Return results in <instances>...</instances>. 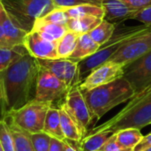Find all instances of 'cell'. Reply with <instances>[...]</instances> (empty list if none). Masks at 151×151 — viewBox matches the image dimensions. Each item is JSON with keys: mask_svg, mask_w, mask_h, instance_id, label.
<instances>
[{"mask_svg": "<svg viewBox=\"0 0 151 151\" xmlns=\"http://www.w3.org/2000/svg\"><path fill=\"white\" fill-rule=\"evenodd\" d=\"M40 68L37 58L27 53L0 72L2 119L35 98Z\"/></svg>", "mask_w": 151, "mask_h": 151, "instance_id": "6da1fadb", "label": "cell"}, {"mask_svg": "<svg viewBox=\"0 0 151 151\" xmlns=\"http://www.w3.org/2000/svg\"><path fill=\"white\" fill-rule=\"evenodd\" d=\"M150 125H151V85L135 93L119 113L104 124L90 128L88 134L104 131L116 133L127 128L141 130Z\"/></svg>", "mask_w": 151, "mask_h": 151, "instance_id": "7a4b0ae2", "label": "cell"}, {"mask_svg": "<svg viewBox=\"0 0 151 151\" xmlns=\"http://www.w3.org/2000/svg\"><path fill=\"white\" fill-rule=\"evenodd\" d=\"M82 94L96 124L114 107L130 100L135 91L129 82L121 77L111 83L83 91Z\"/></svg>", "mask_w": 151, "mask_h": 151, "instance_id": "3957f363", "label": "cell"}, {"mask_svg": "<svg viewBox=\"0 0 151 151\" xmlns=\"http://www.w3.org/2000/svg\"><path fill=\"white\" fill-rule=\"evenodd\" d=\"M148 27L149 26L146 25L137 27H125L119 29L117 35L113 34L112 37L104 44L101 45L96 52L79 62L80 81L81 82L93 70L102 65L105 62L111 60V58L125 43L147 29Z\"/></svg>", "mask_w": 151, "mask_h": 151, "instance_id": "277c9868", "label": "cell"}, {"mask_svg": "<svg viewBox=\"0 0 151 151\" xmlns=\"http://www.w3.org/2000/svg\"><path fill=\"white\" fill-rule=\"evenodd\" d=\"M12 21L31 32L35 21L57 8L52 0H0Z\"/></svg>", "mask_w": 151, "mask_h": 151, "instance_id": "5b68a950", "label": "cell"}, {"mask_svg": "<svg viewBox=\"0 0 151 151\" xmlns=\"http://www.w3.org/2000/svg\"><path fill=\"white\" fill-rule=\"evenodd\" d=\"M52 105L50 103L33 99L19 109L10 112L4 119H10V124L26 130L30 134L42 132L46 114Z\"/></svg>", "mask_w": 151, "mask_h": 151, "instance_id": "8992f818", "label": "cell"}, {"mask_svg": "<svg viewBox=\"0 0 151 151\" xmlns=\"http://www.w3.org/2000/svg\"><path fill=\"white\" fill-rule=\"evenodd\" d=\"M59 106L64 108L73 119L84 138L89 131V127L94 124V120L83 94L78 86L68 91L64 102Z\"/></svg>", "mask_w": 151, "mask_h": 151, "instance_id": "52a82bcc", "label": "cell"}, {"mask_svg": "<svg viewBox=\"0 0 151 151\" xmlns=\"http://www.w3.org/2000/svg\"><path fill=\"white\" fill-rule=\"evenodd\" d=\"M70 88L46 69L40 68L35 98L40 102L53 103L64 100Z\"/></svg>", "mask_w": 151, "mask_h": 151, "instance_id": "ba28073f", "label": "cell"}, {"mask_svg": "<svg viewBox=\"0 0 151 151\" xmlns=\"http://www.w3.org/2000/svg\"><path fill=\"white\" fill-rule=\"evenodd\" d=\"M151 51V26L125 43L111 58L123 66Z\"/></svg>", "mask_w": 151, "mask_h": 151, "instance_id": "9c48e42d", "label": "cell"}, {"mask_svg": "<svg viewBox=\"0 0 151 151\" xmlns=\"http://www.w3.org/2000/svg\"><path fill=\"white\" fill-rule=\"evenodd\" d=\"M40 66L63 81L70 89L79 86V63L70 58L37 59Z\"/></svg>", "mask_w": 151, "mask_h": 151, "instance_id": "30bf717a", "label": "cell"}, {"mask_svg": "<svg viewBox=\"0 0 151 151\" xmlns=\"http://www.w3.org/2000/svg\"><path fill=\"white\" fill-rule=\"evenodd\" d=\"M124 75V66L114 61H107L93 70L78 86L81 91H88L111 83Z\"/></svg>", "mask_w": 151, "mask_h": 151, "instance_id": "8fae6325", "label": "cell"}, {"mask_svg": "<svg viewBox=\"0 0 151 151\" xmlns=\"http://www.w3.org/2000/svg\"><path fill=\"white\" fill-rule=\"evenodd\" d=\"M123 77L135 93L151 85V51L125 65Z\"/></svg>", "mask_w": 151, "mask_h": 151, "instance_id": "7c38bea8", "label": "cell"}, {"mask_svg": "<svg viewBox=\"0 0 151 151\" xmlns=\"http://www.w3.org/2000/svg\"><path fill=\"white\" fill-rule=\"evenodd\" d=\"M24 46L27 52L37 59L58 58L57 42L44 39L35 31L27 33L24 41Z\"/></svg>", "mask_w": 151, "mask_h": 151, "instance_id": "4fadbf2b", "label": "cell"}, {"mask_svg": "<svg viewBox=\"0 0 151 151\" xmlns=\"http://www.w3.org/2000/svg\"><path fill=\"white\" fill-rule=\"evenodd\" d=\"M104 10V19L113 24L134 19L139 10H134L119 0H96Z\"/></svg>", "mask_w": 151, "mask_h": 151, "instance_id": "5bb4252c", "label": "cell"}, {"mask_svg": "<svg viewBox=\"0 0 151 151\" xmlns=\"http://www.w3.org/2000/svg\"><path fill=\"white\" fill-rule=\"evenodd\" d=\"M0 23L4 34L12 47L18 45H24L25 38L27 32L16 26L9 18L5 10L0 2Z\"/></svg>", "mask_w": 151, "mask_h": 151, "instance_id": "9a60e30c", "label": "cell"}, {"mask_svg": "<svg viewBox=\"0 0 151 151\" xmlns=\"http://www.w3.org/2000/svg\"><path fill=\"white\" fill-rule=\"evenodd\" d=\"M100 46L101 45H99L90 37L88 33L80 35L76 47L69 58L79 63L80 61L88 57H90L95 52H96Z\"/></svg>", "mask_w": 151, "mask_h": 151, "instance_id": "2e32d148", "label": "cell"}, {"mask_svg": "<svg viewBox=\"0 0 151 151\" xmlns=\"http://www.w3.org/2000/svg\"><path fill=\"white\" fill-rule=\"evenodd\" d=\"M67 27L58 25L39 19L35 21L32 31L38 33L42 37L52 42H58L66 32Z\"/></svg>", "mask_w": 151, "mask_h": 151, "instance_id": "e0dca14e", "label": "cell"}, {"mask_svg": "<svg viewBox=\"0 0 151 151\" xmlns=\"http://www.w3.org/2000/svg\"><path fill=\"white\" fill-rule=\"evenodd\" d=\"M58 109L60 115L61 128L65 140L80 142L83 139V136L78 125L64 108L59 106Z\"/></svg>", "mask_w": 151, "mask_h": 151, "instance_id": "ac0fdd59", "label": "cell"}, {"mask_svg": "<svg viewBox=\"0 0 151 151\" xmlns=\"http://www.w3.org/2000/svg\"><path fill=\"white\" fill-rule=\"evenodd\" d=\"M44 133L48 134L50 136L53 138L59 139L61 141H65V135L63 134L60 123V115H59V109L53 107V105L48 110L46 114L43 131Z\"/></svg>", "mask_w": 151, "mask_h": 151, "instance_id": "d6986e66", "label": "cell"}, {"mask_svg": "<svg viewBox=\"0 0 151 151\" xmlns=\"http://www.w3.org/2000/svg\"><path fill=\"white\" fill-rule=\"evenodd\" d=\"M114 134L112 132L104 131L86 135L80 142V151L101 150L104 143Z\"/></svg>", "mask_w": 151, "mask_h": 151, "instance_id": "ffe728a7", "label": "cell"}, {"mask_svg": "<svg viewBox=\"0 0 151 151\" xmlns=\"http://www.w3.org/2000/svg\"><path fill=\"white\" fill-rule=\"evenodd\" d=\"M104 19L93 16L87 15L81 18L70 19L66 24L67 29L73 31L79 35L89 33L92 29H94Z\"/></svg>", "mask_w": 151, "mask_h": 151, "instance_id": "44dd1931", "label": "cell"}, {"mask_svg": "<svg viewBox=\"0 0 151 151\" xmlns=\"http://www.w3.org/2000/svg\"><path fill=\"white\" fill-rule=\"evenodd\" d=\"M62 9L65 12L69 19H76L87 15H93L101 19H104V8L96 4H83L72 7H64Z\"/></svg>", "mask_w": 151, "mask_h": 151, "instance_id": "7402d4cb", "label": "cell"}, {"mask_svg": "<svg viewBox=\"0 0 151 151\" xmlns=\"http://www.w3.org/2000/svg\"><path fill=\"white\" fill-rule=\"evenodd\" d=\"M116 140L120 146L128 150L134 151V149L140 143L143 136L139 129L136 128H127L122 129L115 133Z\"/></svg>", "mask_w": 151, "mask_h": 151, "instance_id": "603a6c76", "label": "cell"}, {"mask_svg": "<svg viewBox=\"0 0 151 151\" xmlns=\"http://www.w3.org/2000/svg\"><path fill=\"white\" fill-rule=\"evenodd\" d=\"M79 36V34L67 30V32L57 42L58 58H69L76 47Z\"/></svg>", "mask_w": 151, "mask_h": 151, "instance_id": "cb8c5ba5", "label": "cell"}, {"mask_svg": "<svg viewBox=\"0 0 151 151\" xmlns=\"http://www.w3.org/2000/svg\"><path fill=\"white\" fill-rule=\"evenodd\" d=\"M27 53V50L24 45L0 48V72L7 69L10 65Z\"/></svg>", "mask_w": 151, "mask_h": 151, "instance_id": "d4e9b609", "label": "cell"}, {"mask_svg": "<svg viewBox=\"0 0 151 151\" xmlns=\"http://www.w3.org/2000/svg\"><path fill=\"white\" fill-rule=\"evenodd\" d=\"M115 30V24L106 19H103L94 29L88 33V35L96 42H97L99 45H103L112 37Z\"/></svg>", "mask_w": 151, "mask_h": 151, "instance_id": "484cf974", "label": "cell"}, {"mask_svg": "<svg viewBox=\"0 0 151 151\" xmlns=\"http://www.w3.org/2000/svg\"><path fill=\"white\" fill-rule=\"evenodd\" d=\"M15 151H35L31 141V134L12 124H9Z\"/></svg>", "mask_w": 151, "mask_h": 151, "instance_id": "4316f807", "label": "cell"}, {"mask_svg": "<svg viewBox=\"0 0 151 151\" xmlns=\"http://www.w3.org/2000/svg\"><path fill=\"white\" fill-rule=\"evenodd\" d=\"M0 143L4 151H15L12 134L6 119H0Z\"/></svg>", "mask_w": 151, "mask_h": 151, "instance_id": "83f0119b", "label": "cell"}, {"mask_svg": "<svg viewBox=\"0 0 151 151\" xmlns=\"http://www.w3.org/2000/svg\"><path fill=\"white\" fill-rule=\"evenodd\" d=\"M31 141L35 151H49L51 136L44 132L31 134Z\"/></svg>", "mask_w": 151, "mask_h": 151, "instance_id": "f1b7e54d", "label": "cell"}, {"mask_svg": "<svg viewBox=\"0 0 151 151\" xmlns=\"http://www.w3.org/2000/svg\"><path fill=\"white\" fill-rule=\"evenodd\" d=\"M42 19L54 24L66 26L70 19L62 8H55L53 11H51L47 15L42 17Z\"/></svg>", "mask_w": 151, "mask_h": 151, "instance_id": "f546056e", "label": "cell"}, {"mask_svg": "<svg viewBox=\"0 0 151 151\" xmlns=\"http://www.w3.org/2000/svg\"><path fill=\"white\" fill-rule=\"evenodd\" d=\"M52 1L57 8L72 7V6L83 4H92L99 5L96 0H52Z\"/></svg>", "mask_w": 151, "mask_h": 151, "instance_id": "4dcf8cb0", "label": "cell"}, {"mask_svg": "<svg viewBox=\"0 0 151 151\" xmlns=\"http://www.w3.org/2000/svg\"><path fill=\"white\" fill-rule=\"evenodd\" d=\"M134 19L140 21L143 25L151 26V5L139 10Z\"/></svg>", "mask_w": 151, "mask_h": 151, "instance_id": "1f68e13d", "label": "cell"}, {"mask_svg": "<svg viewBox=\"0 0 151 151\" xmlns=\"http://www.w3.org/2000/svg\"><path fill=\"white\" fill-rule=\"evenodd\" d=\"M102 151H131L123 148L119 144V142L116 140V135L115 133L114 134L104 143L103 148L101 149Z\"/></svg>", "mask_w": 151, "mask_h": 151, "instance_id": "d6a6232c", "label": "cell"}, {"mask_svg": "<svg viewBox=\"0 0 151 151\" xmlns=\"http://www.w3.org/2000/svg\"><path fill=\"white\" fill-rule=\"evenodd\" d=\"M128 7L134 10H141L151 5V0H119Z\"/></svg>", "mask_w": 151, "mask_h": 151, "instance_id": "836d02e7", "label": "cell"}, {"mask_svg": "<svg viewBox=\"0 0 151 151\" xmlns=\"http://www.w3.org/2000/svg\"><path fill=\"white\" fill-rule=\"evenodd\" d=\"M151 146V133L149 134L143 136L142 140L140 142V143L138 145H136V147L134 149V151H143L144 150L148 149L149 147Z\"/></svg>", "mask_w": 151, "mask_h": 151, "instance_id": "e575fe53", "label": "cell"}, {"mask_svg": "<svg viewBox=\"0 0 151 151\" xmlns=\"http://www.w3.org/2000/svg\"><path fill=\"white\" fill-rule=\"evenodd\" d=\"M64 147H65V141H61L59 139L51 137L49 151H64Z\"/></svg>", "mask_w": 151, "mask_h": 151, "instance_id": "d590c367", "label": "cell"}, {"mask_svg": "<svg viewBox=\"0 0 151 151\" xmlns=\"http://www.w3.org/2000/svg\"><path fill=\"white\" fill-rule=\"evenodd\" d=\"M73 141L69 140H65V147H64V151H80L79 149V142H75Z\"/></svg>", "mask_w": 151, "mask_h": 151, "instance_id": "8d00e7d4", "label": "cell"}, {"mask_svg": "<svg viewBox=\"0 0 151 151\" xmlns=\"http://www.w3.org/2000/svg\"><path fill=\"white\" fill-rule=\"evenodd\" d=\"M12 47L9 43V42L7 41L4 34V31H3V28H2V26H1V23H0V48H10Z\"/></svg>", "mask_w": 151, "mask_h": 151, "instance_id": "74e56055", "label": "cell"}, {"mask_svg": "<svg viewBox=\"0 0 151 151\" xmlns=\"http://www.w3.org/2000/svg\"><path fill=\"white\" fill-rule=\"evenodd\" d=\"M143 151H151V146L150 147H149L148 149H146V150H144Z\"/></svg>", "mask_w": 151, "mask_h": 151, "instance_id": "f35d334b", "label": "cell"}, {"mask_svg": "<svg viewBox=\"0 0 151 151\" xmlns=\"http://www.w3.org/2000/svg\"><path fill=\"white\" fill-rule=\"evenodd\" d=\"M0 151H4V149H3V147H2V145H1V143H0Z\"/></svg>", "mask_w": 151, "mask_h": 151, "instance_id": "ab89813d", "label": "cell"}, {"mask_svg": "<svg viewBox=\"0 0 151 151\" xmlns=\"http://www.w3.org/2000/svg\"><path fill=\"white\" fill-rule=\"evenodd\" d=\"M95 151H102V150H95Z\"/></svg>", "mask_w": 151, "mask_h": 151, "instance_id": "60d3db41", "label": "cell"}, {"mask_svg": "<svg viewBox=\"0 0 151 151\" xmlns=\"http://www.w3.org/2000/svg\"></svg>", "mask_w": 151, "mask_h": 151, "instance_id": "b9f144b4", "label": "cell"}]
</instances>
